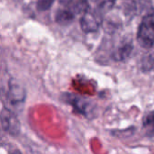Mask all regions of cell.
<instances>
[{
  "label": "cell",
  "instance_id": "1",
  "mask_svg": "<svg viewBox=\"0 0 154 154\" xmlns=\"http://www.w3.org/2000/svg\"><path fill=\"white\" fill-rule=\"evenodd\" d=\"M137 42L141 47L151 49L154 45V14H147L142 20L138 32Z\"/></svg>",
  "mask_w": 154,
  "mask_h": 154
},
{
  "label": "cell",
  "instance_id": "2",
  "mask_svg": "<svg viewBox=\"0 0 154 154\" xmlns=\"http://www.w3.org/2000/svg\"><path fill=\"white\" fill-rule=\"evenodd\" d=\"M103 17L98 15L96 12L91 10L90 8L81 14L79 23L81 30L85 33H91L97 32L102 23Z\"/></svg>",
  "mask_w": 154,
  "mask_h": 154
},
{
  "label": "cell",
  "instance_id": "3",
  "mask_svg": "<svg viewBox=\"0 0 154 154\" xmlns=\"http://www.w3.org/2000/svg\"><path fill=\"white\" fill-rule=\"evenodd\" d=\"M2 129L11 135H16L20 132V122L16 116L9 109L3 108L1 112Z\"/></svg>",
  "mask_w": 154,
  "mask_h": 154
},
{
  "label": "cell",
  "instance_id": "4",
  "mask_svg": "<svg viewBox=\"0 0 154 154\" xmlns=\"http://www.w3.org/2000/svg\"><path fill=\"white\" fill-rule=\"evenodd\" d=\"M62 97L64 102L71 105L75 110L79 111L80 114L84 115L85 116H88L89 112H92L91 111L92 103H90L86 98L80 97L74 94H64Z\"/></svg>",
  "mask_w": 154,
  "mask_h": 154
},
{
  "label": "cell",
  "instance_id": "5",
  "mask_svg": "<svg viewBox=\"0 0 154 154\" xmlns=\"http://www.w3.org/2000/svg\"><path fill=\"white\" fill-rule=\"evenodd\" d=\"M134 50V45L131 41H124L114 51L112 58L116 61H123L130 57Z\"/></svg>",
  "mask_w": 154,
  "mask_h": 154
},
{
  "label": "cell",
  "instance_id": "6",
  "mask_svg": "<svg viewBox=\"0 0 154 154\" xmlns=\"http://www.w3.org/2000/svg\"><path fill=\"white\" fill-rule=\"evenodd\" d=\"M116 2V0H92V2H89V8L103 17L113 9Z\"/></svg>",
  "mask_w": 154,
  "mask_h": 154
},
{
  "label": "cell",
  "instance_id": "7",
  "mask_svg": "<svg viewBox=\"0 0 154 154\" xmlns=\"http://www.w3.org/2000/svg\"><path fill=\"white\" fill-rule=\"evenodd\" d=\"M25 97V92L24 90L16 84L9 83V90L6 94L7 100L12 103V105H17L19 103H22Z\"/></svg>",
  "mask_w": 154,
  "mask_h": 154
},
{
  "label": "cell",
  "instance_id": "8",
  "mask_svg": "<svg viewBox=\"0 0 154 154\" xmlns=\"http://www.w3.org/2000/svg\"><path fill=\"white\" fill-rule=\"evenodd\" d=\"M76 14H77L68 6V8H62L57 11L55 14V21L60 25H68L74 21Z\"/></svg>",
  "mask_w": 154,
  "mask_h": 154
},
{
  "label": "cell",
  "instance_id": "9",
  "mask_svg": "<svg viewBox=\"0 0 154 154\" xmlns=\"http://www.w3.org/2000/svg\"><path fill=\"white\" fill-rule=\"evenodd\" d=\"M143 126L150 135H154V111L148 113L143 117Z\"/></svg>",
  "mask_w": 154,
  "mask_h": 154
},
{
  "label": "cell",
  "instance_id": "10",
  "mask_svg": "<svg viewBox=\"0 0 154 154\" xmlns=\"http://www.w3.org/2000/svg\"><path fill=\"white\" fill-rule=\"evenodd\" d=\"M154 67V54H150L143 58V70H149Z\"/></svg>",
  "mask_w": 154,
  "mask_h": 154
},
{
  "label": "cell",
  "instance_id": "11",
  "mask_svg": "<svg viewBox=\"0 0 154 154\" xmlns=\"http://www.w3.org/2000/svg\"><path fill=\"white\" fill-rule=\"evenodd\" d=\"M54 1L55 0H38L37 8L39 11H46L53 5Z\"/></svg>",
  "mask_w": 154,
  "mask_h": 154
},
{
  "label": "cell",
  "instance_id": "12",
  "mask_svg": "<svg viewBox=\"0 0 154 154\" xmlns=\"http://www.w3.org/2000/svg\"><path fill=\"white\" fill-rule=\"evenodd\" d=\"M140 3L143 6L147 7L152 14H154V0H140Z\"/></svg>",
  "mask_w": 154,
  "mask_h": 154
},
{
  "label": "cell",
  "instance_id": "13",
  "mask_svg": "<svg viewBox=\"0 0 154 154\" xmlns=\"http://www.w3.org/2000/svg\"><path fill=\"white\" fill-rule=\"evenodd\" d=\"M60 3L63 5H69L72 3H74V0H60Z\"/></svg>",
  "mask_w": 154,
  "mask_h": 154
},
{
  "label": "cell",
  "instance_id": "14",
  "mask_svg": "<svg viewBox=\"0 0 154 154\" xmlns=\"http://www.w3.org/2000/svg\"><path fill=\"white\" fill-rule=\"evenodd\" d=\"M11 154H22V153H21V152H19V151H14V152H12Z\"/></svg>",
  "mask_w": 154,
  "mask_h": 154
}]
</instances>
